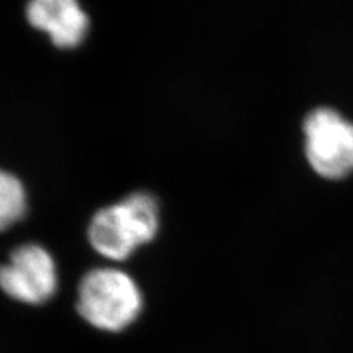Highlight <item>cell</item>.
<instances>
[{
    "mask_svg": "<svg viewBox=\"0 0 353 353\" xmlns=\"http://www.w3.org/2000/svg\"><path fill=\"white\" fill-rule=\"evenodd\" d=\"M143 296L124 271L99 268L88 271L79 285L77 309L85 321L103 331L118 333L139 318Z\"/></svg>",
    "mask_w": 353,
    "mask_h": 353,
    "instance_id": "cell-2",
    "label": "cell"
},
{
    "mask_svg": "<svg viewBox=\"0 0 353 353\" xmlns=\"http://www.w3.org/2000/svg\"><path fill=\"white\" fill-rule=\"evenodd\" d=\"M27 212V194L15 175L0 170V231L14 225Z\"/></svg>",
    "mask_w": 353,
    "mask_h": 353,
    "instance_id": "cell-6",
    "label": "cell"
},
{
    "mask_svg": "<svg viewBox=\"0 0 353 353\" xmlns=\"http://www.w3.org/2000/svg\"><path fill=\"white\" fill-rule=\"evenodd\" d=\"M159 228V206L150 193L137 192L97 211L88 225V240L102 256L124 261L152 241Z\"/></svg>",
    "mask_w": 353,
    "mask_h": 353,
    "instance_id": "cell-1",
    "label": "cell"
},
{
    "mask_svg": "<svg viewBox=\"0 0 353 353\" xmlns=\"http://www.w3.org/2000/svg\"><path fill=\"white\" fill-rule=\"evenodd\" d=\"M0 289L22 303L48 302L58 289L57 265L50 253L34 243L17 248L9 262L0 265Z\"/></svg>",
    "mask_w": 353,
    "mask_h": 353,
    "instance_id": "cell-4",
    "label": "cell"
},
{
    "mask_svg": "<svg viewBox=\"0 0 353 353\" xmlns=\"http://www.w3.org/2000/svg\"><path fill=\"white\" fill-rule=\"evenodd\" d=\"M303 152L312 171L324 180L353 174V121L331 106H316L302 123Z\"/></svg>",
    "mask_w": 353,
    "mask_h": 353,
    "instance_id": "cell-3",
    "label": "cell"
},
{
    "mask_svg": "<svg viewBox=\"0 0 353 353\" xmlns=\"http://www.w3.org/2000/svg\"><path fill=\"white\" fill-rule=\"evenodd\" d=\"M27 19L59 49L80 46L88 30V17L75 0H34L27 6Z\"/></svg>",
    "mask_w": 353,
    "mask_h": 353,
    "instance_id": "cell-5",
    "label": "cell"
}]
</instances>
